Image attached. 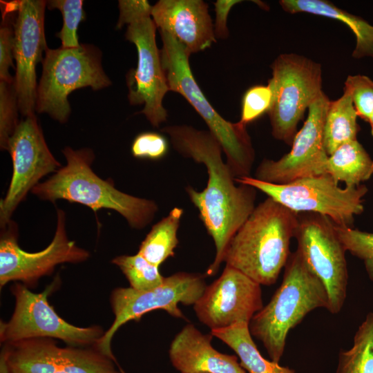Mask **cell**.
Segmentation results:
<instances>
[{"label":"cell","instance_id":"836d02e7","mask_svg":"<svg viewBox=\"0 0 373 373\" xmlns=\"http://www.w3.org/2000/svg\"><path fill=\"white\" fill-rule=\"evenodd\" d=\"M169 142L163 135L156 132L138 134L131 144V153L138 159L158 160L167 154Z\"/></svg>","mask_w":373,"mask_h":373},{"label":"cell","instance_id":"9a60e30c","mask_svg":"<svg viewBox=\"0 0 373 373\" xmlns=\"http://www.w3.org/2000/svg\"><path fill=\"white\" fill-rule=\"evenodd\" d=\"M7 151L12 161V174L6 195L0 201L1 228L8 224L18 205L40 180L61 168L46 142L35 114L19 121Z\"/></svg>","mask_w":373,"mask_h":373},{"label":"cell","instance_id":"7a4b0ae2","mask_svg":"<svg viewBox=\"0 0 373 373\" xmlns=\"http://www.w3.org/2000/svg\"><path fill=\"white\" fill-rule=\"evenodd\" d=\"M298 213L267 197L231 239L223 262L260 285H271L285 267Z\"/></svg>","mask_w":373,"mask_h":373},{"label":"cell","instance_id":"8992f818","mask_svg":"<svg viewBox=\"0 0 373 373\" xmlns=\"http://www.w3.org/2000/svg\"><path fill=\"white\" fill-rule=\"evenodd\" d=\"M118 6L116 28L127 25L125 38L135 46L137 52V67L126 75L128 98L131 105L144 104L140 113L152 126L158 127L167 119L162 103L170 90L156 44L157 27L151 18L153 6L146 0H119Z\"/></svg>","mask_w":373,"mask_h":373},{"label":"cell","instance_id":"7c38bea8","mask_svg":"<svg viewBox=\"0 0 373 373\" xmlns=\"http://www.w3.org/2000/svg\"><path fill=\"white\" fill-rule=\"evenodd\" d=\"M95 347H59L49 338L3 344L0 373H122Z\"/></svg>","mask_w":373,"mask_h":373},{"label":"cell","instance_id":"4316f807","mask_svg":"<svg viewBox=\"0 0 373 373\" xmlns=\"http://www.w3.org/2000/svg\"><path fill=\"white\" fill-rule=\"evenodd\" d=\"M112 262L117 265L130 284V287L137 291H146L160 285L163 277L157 267L140 254L133 256L122 255L114 258Z\"/></svg>","mask_w":373,"mask_h":373},{"label":"cell","instance_id":"ffe728a7","mask_svg":"<svg viewBox=\"0 0 373 373\" xmlns=\"http://www.w3.org/2000/svg\"><path fill=\"white\" fill-rule=\"evenodd\" d=\"M212 337L186 324L169 346L173 367L180 373H247L237 356L221 353L212 346Z\"/></svg>","mask_w":373,"mask_h":373},{"label":"cell","instance_id":"484cf974","mask_svg":"<svg viewBox=\"0 0 373 373\" xmlns=\"http://www.w3.org/2000/svg\"><path fill=\"white\" fill-rule=\"evenodd\" d=\"M336 373H373V312L358 327L351 348L340 352Z\"/></svg>","mask_w":373,"mask_h":373},{"label":"cell","instance_id":"f1b7e54d","mask_svg":"<svg viewBox=\"0 0 373 373\" xmlns=\"http://www.w3.org/2000/svg\"><path fill=\"white\" fill-rule=\"evenodd\" d=\"M334 227L346 251L363 261L368 277L373 281V233L335 224Z\"/></svg>","mask_w":373,"mask_h":373},{"label":"cell","instance_id":"1f68e13d","mask_svg":"<svg viewBox=\"0 0 373 373\" xmlns=\"http://www.w3.org/2000/svg\"><path fill=\"white\" fill-rule=\"evenodd\" d=\"M344 87L352 94L358 116L369 122L373 111V81L365 75H348Z\"/></svg>","mask_w":373,"mask_h":373},{"label":"cell","instance_id":"d4e9b609","mask_svg":"<svg viewBox=\"0 0 373 373\" xmlns=\"http://www.w3.org/2000/svg\"><path fill=\"white\" fill-rule=\"evenodd\" d=\"M182 215V208L174 207L166 217L155 224L142 242L138 254L157 267L174 256Z\"/></svg>","mask_w":373,"mask_h":373},{"label":"cell","instance_id":"30bf717a","mask_svg":"<svg viewBox=\"0 0 373 373\" xmlns=\"http://www.w3.org/2000/svg\"><path fill=\"white\" fill-rule=\"evenodd\" d=\"M60 283L57 276L40 293H34L21 283L11 287L15 300L13 314L8 322L1 321V343L36 338L59 339L68 345L93 347L105 333L99 325L78 327L61 318L48 303L49 295Z\"/></svg>","mask_w":373,"mask_h":373},{"label":"cell","instance_id":"603a6c76","mask_svg":"<svg viewBox=\"0 0 373 373\" xmlns=\"http://www.w3.org/2000/svg\"><path fill=\"white\" fill-rule=\"evenodd\" d=\"M323 174L331 176L336 182L345 186H357L373 174V160L358 140L339 146L328 156Z\"/></svg>","mask_w":373,"mask_h":373},{"label":"cell","instance_id":"5b68a950","mask_svg":"<svg viewBox=\"0 0 373 373\" xmlns=\"http://www.w3.org/2000/svg\"><path fill=\"white\" fill-rule=\"evenodd\" d=\"M160 57L170 91L180 94L207 124L220 143L226 163L235 178L250 176L255 151L247 126L224 119L211 105L196 82L189 64L190 54L169 33L159 30Z\"/></svg>","mask_w":373,"mask_h":373},{"label":"cell","instance_id":"277c9868","mask_svg":"<svg viewBox=\"0 0 373 373\" xmlns=\"http://www.w3.org/2000/svg\"><path fill=\"white\" fill-rule=\"evenodd\" d=\"M328 305L324 285L296 249L289 256L280 285L269 302L251 318L250 333L262 343L270 360L279 363L290 329L310 312L317 308L327 309Z\"/></svg>","mask_w":373,"mask_h":373},{"label":"cell","instance_id":"8fae6325","mask_svg":"<svg viewBox=\"0 0 373 373\" xmlns=\"http://www.w3.org/2000/svg\"><path fill=\"white\" fill-rule=\"evenodd\" d=\"M206 287L204 275L181 271L164 277L160 285L151 289L137 291L130 287L115 288L111 296L114 321L93 347L115 360L111 341L124 324L130 321H138L146 313L156 309L164 310L175 318H185L178 304L194 305Z\"/></svg>","mask_w":373,"mask_h":373},{"label":"cell","instance_id":"6da1fadb","mask_svg":"<svg viewBox=\"0 0 373 373\" xmlns=\"http://www.w3.org/2000/svg\"><path fill=\"white\" fill-rule=\"evenodd\" d=\"M169 135L173 149L182 156L203 164L208 174L207 186L200 191L185 188L199 217L211 236L216 256L206 271L214 276L223 262L227 247L234 234L255 209L257 189L238 183L222 157V149L208 131L189 125H171L161 129Z\"/></svg>","mask_w":373,"mask_h":373},{"label":"cell","instance_id":"cb8c5ba5","mask_svg":"<svg viewBox=\"0 0 373 373\" xmlns=\"http://www.w3.org/2000/svg\"><path fill=\"white\" fill-rule=\"evenodd\" d=\"M352 94L345 87L336 100L329 101L323 126V144L328 156L345 143L356 140L360 127Z\"/></svg>","mask_w":373,"mask_h":373},{"label":"cell","instance_id":"9c48e42d","mask_svg":"<svg viewBox=\"0 0 373 373\" xmlns=\"http://www.w3.org/2000/svg\"><path fill=\"white\" fill-rule=\"evenodd\" d=\"M272 93L267 113L273 137L292 145L297 126L322 90L321 65L296 53H283L270 66Z\"/></svg>","mask_w":373,"mask_h":373},{"label":"cell","instance_id":"2e32d148","mask_svg":"<svg viewBox=\"0 0 373 373\" xmlns=\"http://www.w3.org/2000/svg\"><path fill=\"white\" fill-rule=\"evenodd\" d=\"M46 1L18 0L6 3L15 11L14 59L15 87L20 113L24 117L35 115L37 98L36 67L43 61L48 49L44 17Z\"/></svg>","mask_w":373,"mask_h":373},{"label":"cell","instance_id":"44dd1931","mask_svg":"<svg viewBox=\"0 0 373 373\" xmlns=\"http://www.w3.org/2000/svg\"><path fill=\"white\" fill-rule=\"evenodd\" d=\"M279 3L285 12L290 14L305 12L344 23L354 32L356 39V45L352 52V57H373V26L364 19L325 0H281Z\"/></svg>","mask_w":373,"mask_h":373},{"label":"cell","instance_id":"f546056e","mask_svg":"<svg viewBox=\"0 0 373 373\" xmlns=\"http://www.w3.org/2000/svg\"><path fill=\"white\" fill-rule=\"evenodd\" d=\"M15 80V79H14ZM19 111L15 83L0 81V147L6 150L16 129Z\"/></svg>","mask_w":373,"mask_h":373},{"label":"cell","instance_id":"e0dca14e","mask_svg":"<svg viewBox=\"0 0 373 373\" xmlns=\"http://www.w3.org/2000/svg\"><path fill=\"white\" fill-rule=\"evenodd\" d=\"M329 101L322 91L308 108L307 118L297 132L290 151L278 160L264 159L254 178L282 184L323 174L328 158L323 144V126Z\"/></svg>","mask_w":373,"mask_h":373},{"label":"cell","instance_id":"83f0119b","mask_svg":"<svg viewBox=\"0 0 373 373\" xmlns=\"http://www.w3.org/2000/svg\"><path fill=\"white\" fill-rule=\"evenodd\" d=\"M50 10H59L63 17V26L56 34L61 41V47L71 48L78 47L77 28L80 22L85 19L82 0H50L46 1Z\"/></svg>","mask_w":373,"mask_h":373},{"label":"cell","instance_id":"4dcf8cb0","mask_svg":"<svg viewBox=\"0 0 373 373\" xmlns=\"http://www.w3.org/2000/svg\"><path fill=\"white\" fill-rule=\"evenodd\" d=\"M272 93L267 85H254L244 93L241 102V116L238 121L247 125L267 113L271 104Z\"/></svg>","mask_w":373,"mask_h":373},{"label":"cell","instance_id":"52a82bcc","mask_svg":"<svg viewBox=\"0 0 373 373\" xmlns=\"http://www.w3.org/2000/svg\"><path fill=\"white\" fill-rule=\"evenodd\" d=\"M42 74L37 89L35 113H46L64 124L70 114L68 95L75 90L90 87L98 90L111 81L102 65V53L93 45L48 48L42 61Z\"/></svg>","mask_w":373,"mask_h":373},{"label":"cell","instance_id":"3957f363","mask_svg":"<svg viewBox=\"0 0 373 373\" xmlns=\"http://www.w3.org/2000/svg\"><path fill=\"white\" fill-rule=\"evenodd\" d=\"M62 152L66 164L36 185L31 191L34 195L51 202L62 199L82 204L95 213L102 209L114 210L136 229L152 222L158 211L157 203L124 193L112 180L100 178L91 167L95 155L90 149L74 150L67 146Z\"/></svg>","mask_w":373,"mask_h":373},{"label":"cell","instance_id":"4fadbf2b","mask_svg":"<svg viewBox=\"0 0 373 373\" xmlns=\"http://www.w3.org/2000/svg\"><path fill=\"white\" fill-rule=\"evenodd\" d=\"M298 219L294 233L296 249L324 285L328 296L327 310L337 314L347 294V251L337 236L334 223L327 216L303 212L298 213Z\"/></svg>","mask_w":373,"mask_h":373},{"label":"cell","instance_id":"e575fe53","mask_svg":"<svg viewBox=\"0 0 373 373\" xmlns=\"http://www.w3.org/2000/svg\"><path fill=\"white\" fill-rule=\"evenodd\" d=\"M242 2L240 0H218L213 4L216 11V21L213 25L216 38L226 39L229 36L227 19L231 8Z\"/></svg>","mask_w":373,"mask_h":373},{"label":"cell","instance_id":"ba28073f","mask_svg":"<svg viewBox=\"0 0 373 373\" xmlns=\"http://www.w3.org/2000/svg\"><path fill=\"white\" fill-rule=\"evenodd\" d=\"M235 180L256 188L296 213H318L338 226L351 228L355 216L363 211V198L367 192L362 184L342 188L327 174L304 177L282 184L251 176Z\"/></svg>","mask_w":373,"mask_h":373},{"label":"cell","instance_id":"7402d4cb","mask_svg":"<svg viewBox=\"0 0 373 373\" xmlns=\"http://www.w3.org/2000/svg\"><path fill=\"white\" fill-rule=\"evenodd\" d=\"M249 325L238 323L226 328L211 330V334L234 351L240 365L248 373H296L294 370L261 355L252 339Z\"/></svg>","mask_w":373,"mask_h":373},{"label":"cell","instance_id":"d590c367","mask_svg":"<svg viewBox=\"0 0 373 373\" xmlns=\"http://www.w3.org/2000/svg\"><path fill=\"white\" fill-rule=\"evenodd\" d=\"M370 124V126H371V133H372V136L373 137V111H372V113L370 116V120L368 122Z\"/></svg>","mask_w":373,"mask_h":373},{"label":"cell","instance_id":"d6a6232c","mask_svg":"<svg viewBox=\"0 0 373 373\" xmlns=\"http://www.w3.org/2000/svg\"><path fill=\"white\" fill-rule=\"evenodd\" d=\"M11 12L4 9L0 26V81L13 82L15 78L10 73L14 67L15 31Z\"/></svg>","mask_w":373,"mask_h":373},{"label":"cell","instance_id":"ac0fdd59","mask_svg":"<svg viewBox=\"0 0 373 373\" xmlns=\"http://www.w3.org/2000/svg\"><path fill=\"white\" fill-rule=\"evenodd\" d=\"M261 285L225 265L220 276L207 286L193 305L198 320L211 330L238 323L249 324L263 307Z\"/></svg>","mask_w":373,"mask_h":373},{"label":"cell","instance_id":"5bb4252c","mask_svg":"<svg viewBox=\"0 0 373 373\" xmlns=\"http://www.w3.org/2000/svg\"><path fill=\"white\" fill-rule=\"evenodd\" d=\"M18 227L12 220L1 231L0 286L20 281L28 288L36 286L39 279L50 274L62 263H79L90 254L70 240L66 231V214L57 209L56 231L49 245L37 252L23 250L18 244Z\"/></svg>","mask_w":373,"mask_h":373},{"label":"cell","instance_id":"d6986e66","mask_svg":"<svg viewBox=\"0 0 373 373\" xmlns=\"http://www.w3.org/2000/svg\"><path fill=\"white\" fill-rule=\"evenodd\" d=\"M209 6L202 0H160L152 6L157 28L169 33L191 55L216 42Z\"/></svg>","mask_w":373,"mask_h":373}]
</instances>
